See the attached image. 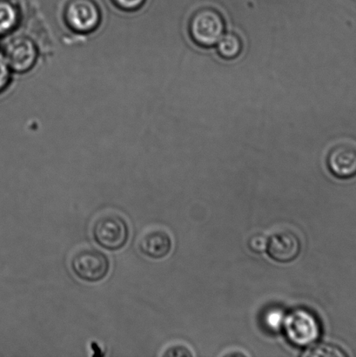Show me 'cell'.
I'll return each mask as SVG.
<instances>
[{
    "label": "cell",
    "instance_id": "1",
    "mask_svg": "<svg viewBox=\"0 0 356 357\" xmlns=\"http://www.w3.org/2000/svg\"><path fill=\"white\" fill-rule=\"evenodd\" d=\"M130 234L127 219L116 212L101 213L91 226V236L94 243L109 252L123 250L130 239Z\"/></svg>",
    "mask_w": 356,
    "mask_h": 357
},
{
    "label": "cell",
    "instance_id": "2",
    "mask_svg": "<svg viewBox=\"0 0 356 357\" xmlns=\"http://www.w3.org/2000/svg\"><path fill=\"white\" fill-rule=\"evenodd\" d=\"M223 14L214 7H202L195 10L188 22V33L192 41L201 48L217 45L226 31Z\"/></svg>",
    "mask_w": 356,
    "mask_h": 357
},
{
    "label": "cell",
    "instance_id": "3",
    "mask_svg": "<svg viewBox=\"0 0 356 357\" xmlns=\"http://www.w3.org/2000/svg\"><path fill=\"white\" fill-rule=\"evenodd\" d=\"M70 268L79 281L99 283L109 275L111 261L108 255L92 246L80 247L70 257Z\"/></svg>",
    "mask_w": 356,
    "mask_h": 357
},
{
    "label": "cell",
    "instance_id": "4",
    "mask_svg": "<svg viewBox=\"0 0 356 357\" xmlns=\"http://www.w3.org/2000/svg\"><path fill=\"white\" fill-rule=\"evenodd\" d=\"M288 341L296 346L311 345L319 337L320 324L314 314L306 310H295L284 318V325Z\"/></svg>",
    "mask_w": 356,
    "mask_h": 357
},
{
    "label": "cell",
    "instance_id": "5",
    "mask_svg": "<svg viewBox=\"0 0 356 357\" xmlns=\"http://www.w3.org/2000/svg\"><path fill=\"white\" fill-rule=\"evenodd\" d=\"M302 250L301 237L291 229L282 227L268 236L267 254L277 264H291L300 257Z\"/></svg>",
    "mask_w": 356,
    "mask_h": 357
},
{
    "label": "cell",
    "instance_id": "6",
    "mask_svg": "<svg viewBox=\"0 0 356 357\" xmlns=\"http://www.w3.org/2000/svg\"><path fill=\"white\" fill-rule=\"evenodd\" d=\"M326 165L329 172L341 181L356 177V146L341 143L327 153Z\"/></svg>",
    "mask_w": 356,
    "mask_h": 357
},
{
    "label": "cell",
    "instance_id": "7",
    "mask_svg": "<svg viewBox=\"0 0 356 357\" xmlns=\"http://www.w3.org/2000/svg\"><path fill=\"white\" fill-rule=\"evenodd\" d=\"M2 56L9 68L26 72L36 61L37 50L29 38L15 37L6 42Z\"/></svg>",
    "mask_w": 356,
    "mask_h": 357
},
{
    "label": "cell",
    "instance_id": "8",
    "mask_svg": "<svg viewBox=\"0 0 356 357\" xmlns=\"http://www.w3.org/2000/svg\"><path fill=\"white\" fill-rule=\"evenodd\" d=\"M65 14L69 26L80 33L96 29L100 21L99 7L93 0H72Z\"/></svg>",
    "mask_w": 356,
    "mask_h": 357
},
{
    "label": "cell",
    "instance_id": "9",
    "mask_svg": "<svg viewBox=\"0 0 356 357\" xmlns=\"http://www.w3.org/2000/svg\"><path fill=\"white\" fill-rule=\"evenodd\" d=\"M173 241L169 231L162 227H155L146 231L139 238V253L151 260H163L173 250Z\"/></svg>",
    "mask_w": 356,
    "mask_h": 357
},
{
    "label": "cell",
    "instance_id": "10",
    "mask_svg": "<svg viewBox=\"0 0 356 357\" xmlns=\"http://www.w3.org/2000/svg\"><path fill=\"white\" fill-rule=\"evenodd\" d=\"M216 45L219 57L225 61H233L238 58L244 47L242 38L235 33H225Z\"/></svg>",
    "mask_w": 356,
    "mask_h": 357
},
{
    "label": "cell",
    "instance_id": "11",
    "mask_svg": "<svg viewBox=\"0 0 356 357\" xmlns=\"http://www.w3.org/2000/svg\"><path fill=\"white\" fill-rule=\"evenodd\" d=\"M19 19L17 10L7 1H0V35L6 34L12 31L16 26Z\"/></svg>",
    "mask_w": 356,
    "mask_h": 357
},
{
    "label": "cell",
    "instance_id": "12",
    "mask_svg": "<svg viewBox=\"0 0 356 357\" xmlns=\"http://www.w3.org/2000/svg\"><path fill=\"white\" fill-rule=\"evenodd\" d=\"M304 356L309 357H346L348 356V354L339 346L325 342V344L312 346L309 348V351H306Z\"/></svg>",
    "mask_w": 356,
    "mask_h": 357
},
{
    "label": "cell",
    "instance_id": "13",
    "mask_svg": "<svg viewBox=\"0 0 356 357\" xmlns=\"http://www.w3.org/2000/svg\"><path fill=\"white\" fill-rule=\"evenodd\" d=\"M247 245L249 250L254 254L265 253L267 250L268 236L261 232L254 233L249 236Z\"/></svg>",
    "mask_w": 356,
    "mask_h": 357
},
{
    "label": "cell",
    "instance_id": "14",
    "mask_svg": "<svg viewBox=\"0 0 356 357\" xmlns=\"http://www.w3.org/2000/svg\"><path fill=\"white\" fill-rule=\"evenodd\" d=\"M160 356L163 357H193L194 354L189 346L177 342V344L167 346Z\"/></svg>",
    "mask_w": 356,
    "mask_h": 357
},
{
    "label": "cell",
    "instance_id": "15",
    "mask_svg": "<svg viewBox=\"0 0 356 357\" xmlns=\"http://www.w3.org/2000/svg\"><path fill=\"white\" fill-rule=\"evenodd\" d=\"M284 318L281 310H271L267 314L268 326L273 328V330H277V328H281L284 325Z\"/></svg>",
    "mask_w": 356,
    "mask_h": 357
},
{
    "label": "cell",
    "instance_id": "16",
    "mask_svg": "<svg viewBox=\"0 0 356 357\" xmlns=\"http://www.w3.org/2000/svg\"><path fill=\"white\" fill-rule=\"evenodd\" d=\"M9 66H7L3 56L0 55V93L6 89L9 82L10 72Z\"/></svg>",
    "mask_w": 356,
    "mask_h": 357
},
{
    "label": "cell",
    "instance_id": "17",
    "mask_svg": "<svg viewBox=\"0 0 356 357\" xmlns=\"http://www.w3.org/2000/svg\"><path fill=\"white\" fill-rule=\"evenodd\" d=\"M146 0H114V2L121 9L127 10H137L143 6Z\"/></svg>",
    "mask_w": 356,
    "mask_h": 357
},
{
    "label": "cell",
    "instance_id": "18",
    "mask_svg": "<svg viewBox=\"0 0 356 357\" xmlns=\"http://www.w3.org/2000/svg\"><path fill=\"white\" fill-rule=\"evenodd\" d=\"M222 356H247L249 355L246 354L245 352H243L242 351H237V349H235V351L225 353V354H223Z\"/></svg>",
    "mask_w": 356,
    "mask_h": 357
}]
</instances>
